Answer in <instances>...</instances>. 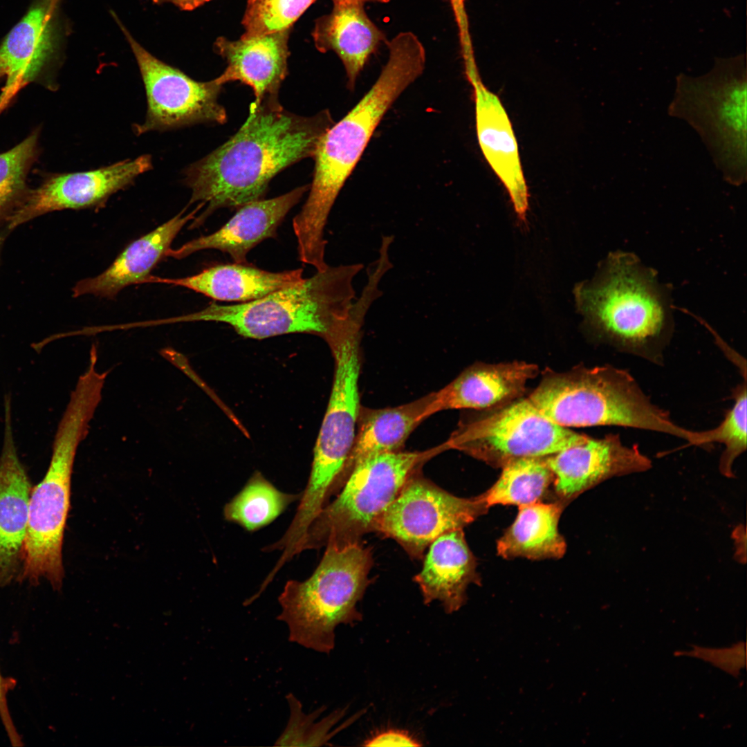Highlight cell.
Returning <instances> with one entry per match:
<instances>
[{
	"label": "cell",
	"instance_id": "obj_9",
	"mask_svg": "<svg viewBox=\"0 0 747 747\" xmlns=\"http://www.w3.org/2000/svg\"><path fill=\"white\" fill-rule=\"evenodd\" d=\"M95 409V404L84 396L70 398L56 431L48 468L30 492L19 581L38 584L45 579L55 590L62 586V544L73 463Z\"/></svg>",
	"mask_w": 747,
	"mask_h": 747
},
{
	"label": "cell",
	"instance_id": "obj_30",
	"mask_svg": "<svg viewBox=\"0 0 747 747\" xmlns=\"http://www.w3.org/2000/svg\"><path fill=\"white\" fill-rule=\"evenodd\" d=\"M39 133L34 131L0 154V222L7 220L26 193L28 172L38 154Z\"/></svg>",
	"mask_w": 747,
	"mask_h": 747
},
{
	"label": "cell",
	"instance_id": "obj_10",
	"mask_svg": "<svg viewBox=\"0 0 747 747\" xmlns=\"http://www.w3.org/2000/svg\"><path fill=\"white\" fill-rule=\"evenodd\" d=\"M441 451L443 445L423 452L400 450L375 455L360 462L349 474L337 497L310 524L298 553L360 542L365 534L374 531L378 519L409 477Z\"/></svg>",
	"mask_w": 747,
	"mask_h": 747
},
{
	"label": "cell",
	"instance_id": "obj_11",
	"mask_svg": "<svg viewBox=\"0 0 747 747\" xmlns=\"http://www.w3.org/2000/svg\"><path fill=\"white\" fill-rule=\"evenodd\" d=\"M588 437L551 421L527 398H519L463 422L443 446L501 468L521 458L553 454Z\"/></svg>",
	"mask_w": 747,
	"mask_h": 747
},
{
	"label": "cell",
	"instance_id": "obj_18",
	"mask_svg": "<svg viewBox=\"0 0 747 747\" xmlns=\"http://www.w3.org/2000/svg\"><path fill=\"white\" fill-rule=\"evenodd\" d=\"M4 438L0 455V583L21 567L26 536L30 481L15 446L10 398H5Z\"/></svg>",
	"mask_w": 747,
	"mask_h": 747
},
{
	"label": "cell",
	"instance_id": "obj_40",
	"mask_svg": "<svg viewBox=\"0 0 747 747\" xmlns=\"http://www.w3.org/2000/svg\"><path fill=\"white\" fill-rule=\"evenodd\" d=\"M3 110H4V109L2 107L0 106V114L2 112Z\"/></svg>",
	"mask_w": 747,
	"mask_h": 747
},
{
	"label": "cell",
	"instance_id": "obj_3",
	"mask_svg": "<svg viewBox=\"0 0 747 747\" xmlns=\"http://www.w3.org/2000/svg\"><path fill=\"white\" fill-rule=\"evenodd\" d=\"M672 287L634 253L610 252L574 290L588 325L621 351L658 363L674 330Z\"/></svg>",
	"mask_w": 747,
	"mask_h": 747
},
{
	"label": "cell",
	"instance_id": "obj_5",
	"mask_svg": "<svg viewBox=\"0 0 747 747\" xmlns=\"http://www.w3.org/2000/svg\"><path fill=\"white\" fill-rule=\"evenodd\" d=\"M362 264L328 266L299 283L258 299L233 305L210 304L182 317L183 321H212L230 325L239 335L264 339L307 333L324 338L344 317L356 298L353 286Z\"/></svg>",
	"mask_w": 747,
	"mask_h": 747
},
{
	"label": "cell",
	"instance_id": "obj_31",
	"mask_svg": "<svg viewBox=\"0 0 747 747\" xmlns=\"http://www.w3.org/2000/svg\"><path fill=\"white\" fill-rule=\"evenodd\" d=\"M746 378L743 383L735 388L734 403L722 421L716 427L706 430L708 443H720L724 450L720 456L719 470L728 478H734L733 465L735 460L746 451Z\"/></svg>",
	"mask_w": 747,
	"mask_h": 747
},
{
	"label": "cell",
	"instance_id": "obj_4",
	"mask_svg": "<svg viewBox=\"0 0 747 747\" xmlns=\"http://www.w3.org/2000/svg\"><path fill=\"white\" fill-rule=\"evenodd\" d=\"M541 414L562 427L613 425L654 431L699 446V431L676 424L654 404L634 377L611 365L546 369L527 398Z\"/></svg>",
	"mask_w": 747,
	"mask_h": 747
},
{
	"label": "cell",
	"instance_id": "obj_32",
	"mask_svg": "<svg viewBox=\"0 0 747 747\" xmlns=\"http://www.w3.org/2000/svg\"><path fill=\"white\" fill-rule=\"evenodd\" d=\"M316 0H248L242 24L243 38L290 30Z\"/></svg>",
	"mask_w": 747,
	"mask_h": 747
},
{
	"label": "cell",
	"instance_id": "obj_27",
	"mask_svg": "<svg viewBox=\"0 0 747 747\" xmlns=\"http://www.w3.org/2000/svg\"><path fill=\"white\" fill-rule=\"evenodd\" d=\"M565 504L557 501L519 506L513 523L498 540L497 551L504 559H559L566 550L558 523Z\"/></svg>",
	"mask_w": 747,
	"mask_h": 747
},
{
	"label": "cell",
	"instance_id": "obj_2",
	"mask_svg": "<svg viewBox=\"0 0 747 747\" xmlns=\"http://www.w3.org/2000/svg\"><path fill=\"white\" fill-rule=\"evenodd\" d=\"M387 44L389 58L376 82L317 142L310 192L293 219L297 251L302 255L325 252L324 228L341 189L385 113L425 68V48L414 33H400Z\"/></svg>",
	"mask_w": 747,
	"mask_h": 747
},
{
	"label": "cell",
	"instance_id": "obj_19",
	"mask_svg": "<svg viewBox=\"0 0 747 747\" xmlns=\"http://www.w3.org/2000/svg\"><path fill=\"white\" fill-rule=\"evenodd\" d=\"M467 77L474 88L476 128L481 149L508 191L515 212L524 222L528 192L511 123L499 99L486 89L478 73Z\"/></svg>",
	"mask_w": 747,
	"mask_h": 747
},
{
	"label": "cell",
	"instance_id": "obj_21",
	"mask_svg": "<svg viewBox=\"0 0 747 747\" xmlns=\"http://www.w3.org/2000/svg\"><path fill=\"white\" fill-rule=\"evenodd\" d=\"M203 208L202 205L185 214L181 211L169 221L132 241L100 275L82 279L73 288V297L89 295L113 299L124 288L147 282L155 266L172 249L182 228Z\"/></svg>",
	"mask_w": 747,
	"mask_h": 747
},
{
	"label": "cell",
	"instance_id": "obj_38",
	"mask_svg": "<svg viewBox=\"0 0 747 747\" xmlns=\"http://www.w3.org/2000/svg\"><path fill=\"white\" fill-rule=\"evenodd\" d=\"M333 4L345 3H358L365 4L367 2L386 3L390 0H332Z\"/></svg>",
	"mask_w": 747,
	"mask_h": 747
},
{
	"label": "cell",
	"instance_id": "obj_24",
	"mask_svg": "<svg viewBox=\"0 0 747 747\" xmlns=\"http://www.w3.org/2000/svg\"><path fill=\"white\" fill-rule=\"evenodd\" d=\"M315 45L320 52L332 50L341 59L349 89L370 57L386 42L384 33L369 19L364 4H333L332 11L320 17L313 31Z\"/></svg>",
	"mask_w": 747,
	"mask_h": 747
},
{
	"label": "cell",
	"instance_id": "obj_16",
	"mask_svg": "<svg viewBox=\"0 0 747 747\" xmlns=\"http://www.w3.org/2000/svg\"><path fill=\"white\" fill-rule=\"evenodd\" d=\"M545 459L554 475L553 492L564 504L607 479L643 472L652 467L651 459L637 444L627 445L616 434L598 439L589 436L584 443Z\"/></svg>",
	"mask_w": 747,
	"mask_h": 747
},
{
	"label": "cell",
	"instance_id": "obj_15",
	"mask_svg": "<svg viewBox=\"0 0 747 747\" xmlns=\"http://www.w3.org/2000/svg\"><path fill=\"white\" fill-rule=\"evenodd\" d=\"M61 0H34L26 13L0 44V101L8 104L17 93L36 81L57 59L59 47Z\"/></svg>",
	"mask_w": 747,
	"mask_h": 747
},
{
	"label": "cell",
	"instance_id": "obj_6",
	"mask_svg": "<svg viewBox=\"0 0 747 747\" xmlns=\"http://www.w3.org/2000/svg\"><path fill=\"white\" fill-rule=\"evenodd\" d=\"M371 306L367 297H358L348 313L338 320L324 337L333 356L335 370L309 479L299 499L300 508L308 514L319 513L340 490L361 408L360 342L365 318Z\"/></svg>",
	"mask_w": 747,
	"mask_h": 747
},
{
	"label": "cell",
	"instance_id": "obj_14",
	"mask_svg": "<svg viewBox=\"0 0 747 747\" xmlns=\"http://www.w3.org/2000/svg\"><path fill=\"white\" fill-rule=\"evenodd\" d=\"M152 168L142 155L96 169L55 174L29 192L7 219L8 230L53 211L100 208L113 194L129 187Z\"/></svg>",
	"mask_w": 747,
	"mask_h": 747
},
{
	"label": "cell",
	"instance_id": "obj_1",
	"mask_svg": "<svg viewBox=\"0 0 747 747\" xmlns=\"http://www.w3.org/2000/svg\"><path fill=\"white\" fill-rule=\"evenodd\" d=\"M334 123L328 110L311 116L287 111L278 96L254 101L240 129L185 170L184 183L192 190L189 205L205 207L191 227L219 208L237 210L263 199L273 178L313 157L320 138Z\"/></svg>",
	"mask_w": 747,
	"mask_h": 747
},
{
	"label": "cell",
	"instance_id": "obj_7",
	"mask_svg": "<svg viewBox=\"0 0 747 747\" xmlns=\"http://www.w3.org/2000/svg\"><path fill=\"white\" fill-rule=\"evenodd\" d=\"M325 547L308 579L286 583L278 598V619L287 625L289 640L329 654L335 645V627L362 620L356 605L369 584L373 559L371 548L360 542Z\"/></svg>",
	"mask_w": 747,
	"mask_h": 747
},
{
	"label": "cell",
	"instance_id": "obj_29",
	"mask_svg": "<svg viewBox=\"0 0 747 747\" xmlns=\"http://www.w3.org/2000/svg\"><path fill=\"white\" fill-rule=\"evenodd\" d=\"M302 493L291 494L279 490L263 475L255 472L243 488L223 508L227 521L236 523L253 532L275 520Z\"/></svg>",
	"mask_w": 747,
	"mask_h": 747
},
{
	"label": "cell",
	"instance_id": "obj_37",
	"mask_svg": "<svg viewBox=\"0 0 747 747\" xmlns=\"http://www.w3.org/2000/svg\"><path fill=\"white\" fill-rule=\"evenodd\" d=\"M157 2H171L183 10H193L210 0H154Z\"/></svg>",
	"mask_w": 747,
	"mask_h": 747
},
{
	"label": "cell",
	"instance_id": "obj_20",
	"mask_svg": "<svg viewBox=\"0 0 747 747\" xmlns=\"http://www.w3.org/2000/svg\"><path fill=\"white\" fill-rule=\"evenodd\" d=\"M538 366L524 361L478 363L462 371L445 387L432 393L427 417L442 410L495 407L524 394Z\"/></svg>",
	"mask_w": 747,
	"mask_h": 747
},
{
	"label": "cell",
	"instance_id": "obj_12",
	"mask_svg": "<svg viewBox=\"0 0 747 747\" xmlns=\"http://www.w3.org/2000/svg\"><path fill=\"white\" fill-rule=\"evenodd\" d=\"M488 508L484 493L471 498L456 497L417 470L381 515L374 531L394 540L410 556L420 559L439 536L463 529Z\"/></svg>",
	"mask_w": 747,
	"mask_h": 747
},
{
	"label": "cell",
	"instance_id": "obj_13",
	"mask_svg": "<svg viewBox=\"0 0 747 747\" xmlns=\"http://www.w3.org/2000/svg\"><path fill=\"white\" fill-rule=\"evenodd\" d=\"M117 21L137 61L147 95L146 118L142 124L133 125L136 133L163 131L199 123L226 122V111L218 101L223 85L216 79L196 81L157 59Z\"/></svg>",
	"mask_w": 747,
	"mask_h": 747
},
{
	"label": "cell",
	"instance_id": "obj_17",
	"mask_svg": "<svg viewBox=\"0 0 747 747\" xmlns=\"http://www.w3.org/2000/svg\"><path fill=\"white\" fill-rule=\"evenodd\" d=\"M308 189L306 185L273 199L245 204L220 229L171 249L167 257L181 259L199 250L215 249L228 254L235 263L246 264L250 250L266 239L276 237L286 215Z\"/></svg>",
	"mask_w": 747,
	"mask_h": 747
},
{
	"label": "cell",
	"instance_id": "obj_33",
	"mask_svg": "<svg viewBox=\"0 0 747 747\" xmlns=\"http://www.w3.org/2000/svg\"><path fill=\"white\" fill-rule=\"evenodd\" d=\"M680 654L701 658L734 676L746 666V645L743 642L722 649L695 647L694 650Z\"/></svg>",
	"mask_w": 747,
	"mask_h": 747
},
{
	"label": "cell",
	"instance_id": "obj_34",
	"mask_svg": "<svg viewBox=\"0 0 747 747\" xmlns=\"http://www.w3.org/2000/svg\"><path fill=\"white\" fill-rule=\"evenodd\" d=\"M15 684L14 679L4 677L0 670V719L11 745L19 747L23 745V742L14 725L7 700L8 692L15 686Z\"/></svg>",
	"mask_w": 747,
	"mask_h": 747
},
{
	"label": "cell",
	"instance_id": "obj_25",
	"mask_svg": "<svg viewBox=\"0 0 747 747\" xmlns=\"http://www.w3.org/2000/svg\"><path fill=\"white\" fill-rule=\"evenodd\" d=\"M246 264L215 265L183 278L150 276L147 282L185 287L219 301L248 302L297 284L304 279L302 268L274 273Z\"/></svg>",
	"mask_w": 747,
	"mask_h": 747
},
{
	"label": "cell",
	"instance_id": "obj_36",
	"mask_svg": "<svg viewBox=\"0 0 747 747\" xmlns=\"http://www.w3.org/2000/svg\"><path fill=\"white\" fill-rule=\"evenodd\" d=\"M732 537L735 540V560L740 563L745 564L746 558V527L739 525L735 527L732 532Z\"/></svg>",
	"mask_w": 747,
	"mask_h": 747
},
{
	"label": "cell",
	"instance_id": "obj_23",
	"mask_svg": "<svg viewBox=\"0 0 747 747\" xmlns=\"http://www.w3.org/2000/svg\"><path fill=\"white\" fill-rule=\"evenodd\" d=\"M429 546L422 570L414 580L425 605L437 600L451 614L465 603L468 585L479 582L476 560L463 529L439 536Z\"/></svg>",
	"mask_w": 747,
	"mask_h": 747
},
{
	"label": "cell",
	"instance_id": "obj_35",
	"mask_svg": "<svg viewBox=\"0 0 747 747\" xmlns=\"http://www.w3.org/2000/svg\"><path fill=\"white\" fill-rule=\"evenodd\" d=\"M420 744L408 732L399 730H387L377 733L363 744L365 746H419Z\"/></svg>",
	"mask_w": 747,
	"mask_h": 747
},
{
	"label": "cell",
	"instance_id": "obj_28",
	"mask_svg": "<svg viewBox=\"0 0 747 747\" xmlns=\"http://www.w3.org/2000/svg\"><path fill=\"white\" fill-rule=\"evenodd\" d=\"M501 468L497 481L484 492L488 508L540 502L554 480L545 456L521 458Z\"/></svg>",
	"mask_w": 747,
	"mask_h": 747
},
{
	"label": "cell",
	"instance_id": "obj_26",
	"mask_svg": "<svg viewBox=\"0 0 747 747\" xmlns=\"http://www.w3.org/2000/svg\"><path fill=\"white\" fill-rule=\"evenodd\" d=\"M432 394L411 403L382 409L360 408L358 430L345 465L341 488L353 468L367 458L402 450L405 441L424 420Z\"/></svg>",
	"mask_w": 747,
	"mask_h": 747
},
{
	"label": "cell",
	"instance_id": "obj_39",
	"mask_svg": "<svg viewBox=\"0 0 747 747\" xmlns=\"http://www.w3.org/2000/svg\"><path fill=\"white\" fill-rule=\"evenodd\" d=\"M3 239H4V237L3 235H0V248H1V246L2 245Z\"/></svg>",
	"mask_w": 747,
	"mask_h": 747
},
{
	"label": "cell",
	"instance_id": "obj_22",
	"mask_svg": "<svg viewBox=\"0 0 747 747\" xmlns=\"http://www.w3.org/2000/svg\"><path fill=\"white\" fill-rule=\"evenodd\" d=\"M289 30L230 41L218 38L214 47L227 62L223 73L215 78L221 85L239 81L253 91L255 102L278 96L288 75Z\"/></svg>",
	"mask_w": 747,
	"mask_h": 747
},
{
	"label": "cell",
	"instance_id": "obj_8",
	"mask_svg": "<svg viewBox=\"0 0 747 747\" xmlns=\"http://www.w3.org/2000/svg\"><path fill=\"white\" fill-rule=\"evenodd\" d=\"M746 56L716 57L712 69L676 77L670 116L688 122L699 135L727 183H745L746 164Z\"/></svg>",
	"mask_w": 747,
	"mask_h": 747
}]
</instances>
